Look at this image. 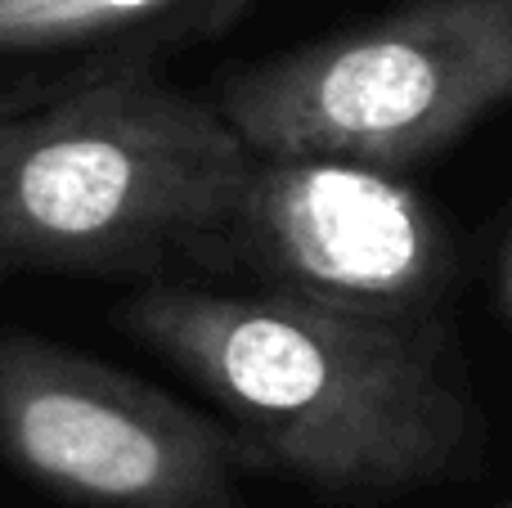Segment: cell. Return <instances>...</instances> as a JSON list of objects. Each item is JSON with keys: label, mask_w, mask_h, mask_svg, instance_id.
<instances>
[{"label": "cell", "mask_w": 512, "mask_h": 508, "mask_svg": "<svg viewBox=\"0 0 512 508\" xmlns=\"http://www.w3.org/2000/svg\"><path fill=\"white\" fill-rule=\"evenodd\" d=\"M212 104L256 158L405 176L512 104V0H400L225 72Z\"/></svg>", "instance_id": "3"}, {"label": "cell", "mask_w": 512, "mask_h": 508, "mask_svg": "<svg viewBox=\"0 0 512 508\" xmlns=\"http://www.w3.org/2000/svg\"><path fill=\"white\" fill-rule=\"evenodd\" d=\"M194 0H0V54H63L131 36H180Z\"/></svg>", "instance_id": "6"}, {"label": "cell", "mask_w": 512, "mask_h": 508, "mask_svg": "<svg viewBox=\"0 0 512 508\" xmlns=\"http://www.w3.org/2000/svg\"><path fill=\"white\" fill-rule=\"evenodd\" d=\"M0 450L77 508H243L252 473L225 423L32 333H0Z\"/></svg>", "instance_id": "4"}, {"label": "cell", "mask_w": 512, "mask_h": 508, "mask_svg": "<svg viewBox=\"0 0 512 508\" xmlns=\"http://www.w3.org/2000/svg\"><path fill=\"white\" fill-rule=\"evenodd\" d=\"M117 324L176 365L252 455L324 495H391L454 477L477 423L423 329L274 288L144 284Z\"/></svg>", "instance_id": "1"}, {"label": "cell", "mask_w": 512, "mask_h": 508, "mask_svg": "<svg viewBox=\"0 0 512 508\" xmlns=\"http://www.w3.org/2000/svg\"><path fill=\"white\" fill-rule=\"evenodd\" d=\"M54 90H59V81L45 86V81H5L0 77V122L14 117V113H23V108H36L41 99H50Z\"/></svg>", "instance_id": "8"}, {"label": "cell", "mask_w": 512, "mask_h": 508, "mask_svg": "<svg viewBox=\"0 0 512 508\" xmlns=\"http://www.w3.org/2000/svg\"><path fill=\"white\" fill-rule=\"evenodd\" d=\"M248 162L212 99L140 59L99 63L0 122V270L212 266Z\"/></svg>", "instance_id": "2"}, {"label": "cell", "mask_w": 512, "mask_h": 508, "mask_svg": "<svg viewBox=\"0 0 512 508\" xmlns=\"http://www.w3.org/2000/svg\"><path fill=\"white\" fill-rule=\"evenodd\" d=\"M504 311L512 324V221H508V239H504Z\"/></svg>", "instance_id": "9"}, {"label": "cell", "mask_w": 512, "mask_h": 508, "mask_svg": "<svg viewBox=\"0 0 512 508\" xmlns=\"http://www.w3.org/2000/svg\"><path fill=\"white\" fill-rule=\"evenodd\" d=\"M252 5H261V0H194L185 23H180V36H189V41H216L230 27H239Z\"/></svg>", "instance_id": "7"}, {"label": "cell", "mask_w": 512, "mask_h": 508, "mask_svg": "<svg viewBox=\"0 0 512 508\" xmlns=\"http://www.w3.org/2000/svg\"><path fill=\"white\" fill-rule=\"evenodd\" d=\"M212 266L248 270L256 288L333 311L423 329L450 293L454 234L396 171L319 153H252Z\"/></svg>", "instance_id": "5"}]
</instances>
